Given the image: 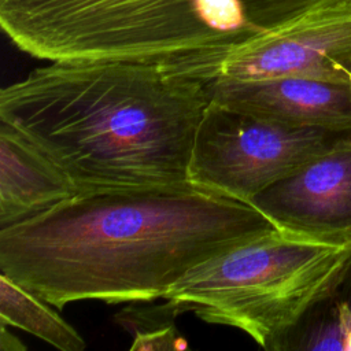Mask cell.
<instances>
[{
    "mask_svg": "<svg viewBox=\"0 0 351 351\" xmlns=\"http://www.w3.org/2000/svg\"><path fill=\"white\" fill-rule=\"evenodd\" d=\"M276 225L191 181L81 192L0 229V270L49 306L151 302L195 266Z\"/></svg>",
    "mask_w": 351,
    "mask_h": 351,
    "instance_id": "6da1fadb",
    "label": "cell"
},
{
    "mask_svg": "<svg viewBox=\"0 0 351 351\" xmlns=\"http://www.w3.org/2000/svg\"><path fill=\"white\" fill-rule=\"evenodd\" d=\"M208 82L156 64L49 62L0 92L19 130L77 192L188 182Z\"/></svg>",
    "mask_w": 351,
    "mask_h": 351,
    "instance_id": "7a4b0ae2",
    "label": "cell"
},
{
    "mask_svg": "<svg viewBox=\"0 0 351 351\" xmlns=\"http://www.w3.org/2000/svg\"><path fill=\"white\" fill-rule=\"evenodd\" d=\"M351 0H0V26L47 62H130L210 81L254 48Z\"/></svg>",
    "mask_w": 351,
    "mask_h": 351,
    "instance_id": "3957f363",
    "label": "cell"
},
{
    "mask_svg": "<svg viewBox=\"0 0 351 351\" xmlns=\"http://www.w3.org/2000/svg\"><path fill=\"white\" fill-rule=\"evenodd\" d=\"M350 259L351 245L329 247L276 226L195 266L163 299L280 351L289 330L330 293Z\"/></svg>",
    "mask_w": 351,
    "mask_h": 351,
    "instance_id": "277c9868",
    "label": "cell"
},
{
    "mask_svg": "<svg viewBox=\"0 0 351 351\" xmlns=\"http://www.w3.org/2000/svg\"><path fill=\"white\" fill-rule=\"evenodd\" d=\"M350 132L293 128L210 99L195 133L191 182L251 203Z\"/></svg>",
    "mask_w": 351,
    "mask_h": 351,
    "instance_id": "5b68a950",
    "label": "cell"
},
{
    "mask_svg": "<svg viewBox=\"0 0 351 351\" xmlns=\"http://www.w3.org/2000/svg\"><path fill=\"white\" fill-rule=\"evenodd\" d=\"M252 204L281 229L329 247L351 245V132Z\"/></svg>",
    "mask_w": 351,
    "mask_h": 351,
    "instance_id": "8992f818",
    "label": "cell"
},
{
    "mask_svg": "<svg viewBox=\"0 0 351 351\" xmlns=\"http://www.w3.org/2000/svg\"><path fill=\"white\" fill-rule=\"evenodd\" d=\"M304 77L351 86V4L326 10L250 49L225 58L213 80Z\"/></svg>",
    "mask_w": 351,
    "mask_h": 351,
    "instance_id": "52a82bcc",
    "label": "cell"
},
{
    "mask_svg": "<svg viewBox=\"0 0 351 351\" xmlns=\"http://www.w3.org/2000/svg\"><path fill=\"white\" fill-rule=\"evenodd\" d=\"M210 99L293 128L351 132V86L304 77L259 81L213 80Z\"/></svg>",
    "mask_w": 351,
    "mask_h": 351,
    "instance_id": "ba28073f",
    "label": "cell"
},
{
    "mask_svg": "<svg viewBox=\"0 0 351 351\" xmlns=\"http://www.w3.org/2000/svg\"><path fill=\"white\" fill-rule=\"evenodd\" d=\"M77 193L70 178L38 147L0 121V229Z\"/></svg>",
    "mask_w": 351,
    "mask_h": 351,
    "instance_id": "9c48e42d",
    "label": "cell"
},
{
    "mask_svg": "<svg viewBox=\"0 0 351 351\" xmlns=\"http://www.w3.org/2000/svg\"><path fill=\"white\" fill-rule=\"evenodd\" d=\"M48 304L4 273L0 274L1 324L21 328L62 351L85 350L82 336Z\"/></svg>",
    "mask_w": 351,
    "mask_h": 351,
    "instance_id": "30bf717a",
    "label": "cell"
},
{
    "mask_svg": "<svg viewBox=\"0 0 351 351\" xmlns=\"http://www.w3.org/2000/svg\"><path fill=\"white\" fill-rule=\"evenodd\" d=\"M182 314L178 306L169 300L166 304L151 307H128L115 314V321L133 333L130 350H185L188 341L176 328V317Z\"/></svg>",
    "mask_w": 351,
    "mask_h": 351,
    "instance_id": "8fae6325",
    "label": "cell"
},
{
    "mask_svg": "<svg viewBox=\"0 0 351 351\" xmlns=\"http://www.w3.org/2000/svg\"><path fill=\"white\" fill-rule=\"evenodd\" d=\"M284 350L344 351L339 311L329 295L315 303L289 330L280 346V351Z\"/></svg>",
    "mask_w": 351,
    "mask_h": 351,
    "instance_id": "7c38bea8",
    "label": "cell"
},
{
    "mask_svg": "<svg viewBox=\"0 0 351 351\" xmlns=\"http://www.w3.org/2000/svg\"><path fill=\"white\" fill-rule=\"evenodd\" d=\"M329 296L335 302L344 340V351H351V259Z\"/></svg>",
    "mask_w": 351,
    "mask_h": 351,
    "instance_id": "4fadbf2b",
    "label": "cell"
},
{
    "mask_svg": "<svg viewBox=\"0 0 351 351\" xmlns=\"http://www.w3.org/2000/svg\"><path fill=\"white\" fill-rule=\"evenodd\" d=\"M5 324H1V336H0V350L1 351H21L26 350V346L11 332L7 330Z\"/></svg>",
    "mask_w": 351,
    "mask_h": 351,
    "instance_id": "5bb4252c",
    "label": "cell"
}]
</instances>
